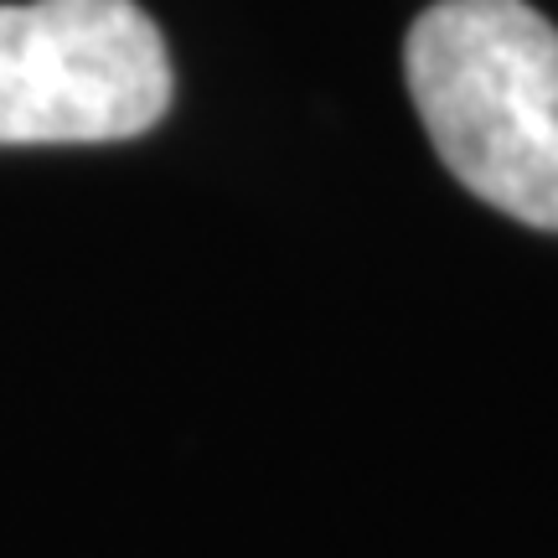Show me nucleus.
Instances as JSON below:
<instances>
[{
    "instance_id": "2",
    "label": "nucleus",
    "mask_w": 558,
    "mask_h": 558,
    "mask_svg": "<svg viewBox=\"0 0 558 558\" xmlns=\"http://www.w3.org/2000/svg\"><path fill=\"white\" fill-rule=\"evenodd\" d=\"M171 109V52L135 0L0 5V145L135 140Z\"/></svg>"
},
{
    "instance_id": "1",
    "label": "nucleus",
    "mask_w": 558,
    "mask_h": 558,
    "mask_svg": "<svg viewBox=\"0 0 558 558\" xmlns=\"http://www.w3.org/2000/svg\"><path fill=\"white\" fill-rule=\"evenodd\" d=\"M439 160L507 218L558 233V26L527 0H435L403 41Z\"/></svg>"
}]
</instances>
